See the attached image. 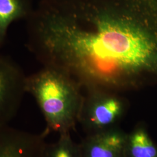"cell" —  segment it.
I'll return each instance as SVG.
<instances>
[{"mask_svg":"<svg viewBox=\"0 0 157 157\" xmlns=\"http://www.w3.org/2000/svg\"><path fill=\"white\" fill-rule=\"evenodd\" d=\"M83 88L68 74L43 67L27 75L26 91L32 95L42 113L47 136L51 132L71 133L78 122L83 98Z\"/></svg>","mask_w":157,"mask_h":157,"instance_id":"2","label":"cell"},{"mask_svg":"<svg viewBox=\"0 0 157 157\" xmlns=\"http://www.w3.org/2000/svg\"><path fill=\"white\" fill-rule=\"evenodd\" d=\"M128 133L116 126L87 135L80 143L83 157H125Z\"/></svg>","mask_w":157,"mask_h":157,"instance_id":"6","label":"cell"},{"mask_svg":"<svg viewBox=\"0 0 157 157\" xmlns=\"http://www.w3.org/2000/svg\"><path fill=\"white\" fill-rule=\"evenodd\" d=\"M26 45L83 89L157 85V0H40Z\"/></svg>","mask_w":157,"mask_h":157,"instance_id":"1","label":"cell"},{"mask_svg":"<svg viewBox=\"0 0 157 157\" xmlns=\"http://www.w3.org/2000/svg\"><path fill=\"white\" fill-rule=\"evenodd\" d=\"M26 77L17 62L0 52V126L9 125L17 115L26 94Z\"/></svg>","mask_w":157,"mask_h":157,"instance_id":"4","label":"cell"},{"mask_svg":"<svg viewBox=\"0 0 157 157\" xmlns=\"http://www.w3.org/2000/svg\"><path fill=\"white\" fill-rule=\"evenodd\" d=\"M43 132L36 134L0 126V157H44L47 143Z\"/></svg>","mask_w":157,"mask_h":157,"instance_id":"5","label":"cell"},{"mask_svg":"<svg viewBox=\"0 0 157 157\" xmlns=\"http://www.w3.org/2000/svg\"><path fill=\"white\" fill-rule=\"evenodd\" d=\"M125 157H157V144L144 123L136 124L128 133Z\"/></svg>","mask_w":157,"mask_h":157,"instance_id":"8","label":"cell"},{"mask_svg":"<svg viewBox=\"0 0 157 157\" xmlns=\"http://www.w3.org/2000/svg\"><path fill=\"white\" fill-rule=\"evenodd\" d=\"M78 122L87 135L118 126L129 108L119 92L100 87L85 88Z\"/></svg>","mask_w":157,"mask_h":157,"instance_id":"3","label":"cell"},{"mask_svg":"<svg viewBox=\"0 0 157 157\" xmlns=\"http://www.w3.org/2000/svg\"><path fill=\"white\" fill-rule=\"evenodd\" d=\"M44 157H83L80 143H76L71 137V133L59 134L55 143H47Z\"/></svg>","mask_w":157,"mask_h":157,"instance_id":"9","label":"cell"},{"mask_svg":"<svg viewBox=\"0 0 157 157\" xmlns=\"http://www.w3.org/2000/svg\"><path fill=\"white\" fill-rule=\"evenodd\" d=\"M34 7L33 0H0V50L12 24L21 20L26 21Z\"/></svg>","mask_w":157,"mask_h":157,"instance_id":"7","label":"cell"}]
</instances>
